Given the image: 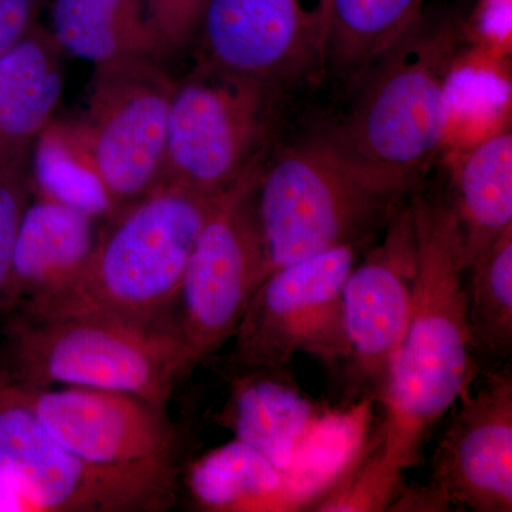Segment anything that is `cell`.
Returning a JSON list of instances; mask_svg holds the SVG:
<instances>
[{
  "mask_svg": "<svg viewBox=\"0 0 512 512\" xmlns=\"http://www.w3.org/2000/svg\"><path fill=\"white\" fill-rule=\"evenodd\" d=\"M446 495L433 483L427 485H404L397 491L396 497L390 504L389 511H451Z\"/></svg>",
  "mask_w": 512,
  "mask_h": 512,
  "instance_id": "83f0119b",
  "label": "cell"
},
{
  "mask_svg": "<svg viewBox=\"0 0 512 512\" xmlns=\"http://www.w3.org/2000/svg\"><path fill=\"white\" fill-rule=\"evenodd\" d=\"M456 215L464 271L512 228V134L485 138L461 158L447 192Z\"/></svg>",
  "mask_w": 512,
  "mask_h": 512,
  "instance_id": "ac0fdd59",
  "label": "cell"
},
{
  "mask_svg": "<svg viewBox=\"0 0 512 512\" xmlns=\"http://www.w3.org/2000/svg\"><path fill=\"white\" fill-rule=\"evenodd\" d=\"M356 258L357 249L345 245L269 272L239 322L229 366L278 369L305 353L343 369L349 345L342 293Z\"/></svg>",
  "mask_w": 512,
  "mask_h": 512,
  "instance_id": "30bf717a",
  "label": "cell"
},
{
  "mask_svg": "<svg viewBox=\"0 0 512 512\" xmlns=\"http://www.w3.org/2000/svg\"><path fill=\"white\" fill-rule=\"evenodd\" d=\"M5 319L0 366L23 387H92L165 407L194 369L183 346L160 329L100 315Z\"/></svg>",
  "mask_w": 512,
  "mask_h": 512,
  "instance_id": "277c9868",
  "label": "cell"
},
{
  "mask_svg": "<svg viewBox=\"0 0 512 512\" xmlns=\"http://www.w3.org/2000/svg\"><path fill=\"white\" fill-rule=\"evenodd\" d=\"M431 458V483L451 507L512 511V373L510 367L471 386Z\"/></svg>",
  "mask_w": 512,
  "mask_h": 512,
  "instance_id": "5bb4252c",
  "label": "cell"
},
{
  "mask_svg": "<svg viewBox=\"0 0 512 512\" xmlns=\"http://www.w3.org/2000/svg\"><path fill=\"white\" fill-rule=\"evenodd\" d=\"M329 0H208L198 62L281 92L322 76Z\"/></svg>",
  "mask_w": 512,
  "mask_h": 512,
  "instance_id": "7c38bea8",
  "label": "cell"
},
{
  "mask_svg": "<svg viewBox=\"0 0 512 512\" xmlns=\"http://www.w3.org/2000/svg\"><path fill=\"white\" fill-rule=\"evenodd\" d=\"M0 511L2 512H36L33 505L5 480L0 478Z\"/></svg>",
  "mask_w": 512,
  "mask_h": 512,
  "instance_id": "f1b7e54d",
  "label": "cell"
},
{
  "mask_svg": "<svg viewBox=\"0 0 512 512\" xmlns=\"http://www.w3.org/2000/svg\"><path fill=\"white\" fill-rule=\"evenodd\" d=\"M464 274L468 335L474 355L505 359L512 352V228Z\"/></svg>",
  "mask_w": 512,
  "mask_h": 512,
  "instance_id": "603a6c76",
  "label": "cell"
},
{
  "mask_svg": "<svg viewBox=\"0 0 512 512\" xmlns=\"http://www.w3.org/2000/svg\"><path fill=\"white\" fill-rule=\"evenodd\" d=\"M20 389L46 430L84 460L104 466L174 464L177 433L165 407L92 387Z\"/></svg>",
  "mask_w": 512,
  "mask_h": 512,
  "instance_id": "4fadbf2b",
  "label": "cell"
},
{
  "mask_svg": "<svg viewBox=\"0 0 512 512\" xmlns=\"http://www.w3.org/2000/svg\"><path fill=\"white\" fill-rule=\"evenodd\" d=\"M416 271V229L409 198L343 285L349 345L343 366L345 404L379 399L409 320Z\"/></svg>",
  "mask_w": 512,
  "mask_h": 512,
  "instance_id": "8fae6325",
  "label": "cell"
},
{
  "mask_svg": "<svg viewBox=\"0 0 512 512\" xmlns=\"http://www.w3.org/2000/svg\"><path fill=\"white\" fill-rule=\"evenodd\" d=\"M228 397L215 421L234 439L286 468L332 407L303 392L288 367L229 366Z\"/></svg>",
  "mask_w": 512,
  "mask_h": 512,
  "instance_id": "2e32d148",
  "label": "cell"
},
{
  "mask_svg": "<svg viewBox=\"0 0 512 512\" xmlns=\"http://www.w3.org/2000/svg\"><path fill=\"white\" fill-rule=\"evenodd\" d=\"M40 0H0V59L37 23Z\"/></svg>",
  "mask_w": 512,
  "mask_h": 512,
  "instance_id": "4316f807",
  "label": "cell"
},
{
  "mask_svg": "<svg viewBox=\"0 0 512 512\" xmlns=\"http://www.w3.org/2000/svg\"><path fill=\"white\" fill-rule=\"evenodd\" d=\"M464 42L460 19L424 10L356 87L345 116L316 137L377 190L412 197L446 138L450 79Z\"/></svg>",
  "mask_w": 512,
  "mask_h": 512,
  "instance_id": "7a4b0ae2",
  "label": "cell"
},
{
  "mask_svg": "<svg viewBox=\"0 0 512 512\" xmlns=\"http://www.w3.org/2000/svg\"><path fill=\"white\" fill-rule=\"evenodd\" d=\"M214 198L160 185L104 222L89 264L69 288L12 316L100 315L161 330Z\"/></svg>",
  "mask_w": 512,
  "mask_h": 512,
  "instance_id": "3957f363",
  "label": "cell"
},
{
  "mask_svg": "<svg viewBox=\"0 0 512 512\" xmlns=\"http://www.w3.org/2000/svg\"><path fill=\"white\" fill-rule=\"evenodd\" d=\"M64 55L52 32L36 23L0 59V171L30 168L62 97Z\"/></svg>",
  "mask_w": 512,
  "mask_h": 512,
  "instance_id": "e0dca14e",
  "label": "cell"
},
{
  "mask_svg": "<svg viewBox=\"0 0 512 512\" xmlns=\"http://www.w3.org/2000/svg\"><path fill=\"white\" fill-rule=\"evenodd\" d=\"M372 397L332 407L298 448L288 467L291 511H312L365 450L373 429Z\"/></svg>",
  "mask_w": 512,
  "mask_h": 512,
  "instance_id": "7402d4cb",
  "label": "cell"
},
{
  "mask_svg": "<svg viewBox=\"0 0 512 512\" xmlns=\"http://www.w3.org/2000/svg\"><path fill=\"white\" fill-rule=\"evenodd\" d=\"M184 484L197 511H291L284 468L237 439L191 461Z\"/></svg>",
  "mask_w": 512,
  "mask_h": 512,
  "instance_id": "ffe728a7",
  "label": "cell"
},
{
  "mask_svg": "<svg viewBox=\"0 0 512 512\" xmlns=\"http://www.w3.org/2000/svg\"><path fill=\"white\" fill-rule=\"evenodd\" d=\"M278 93L198 62L175 80L160 185L217 197L264 163Z\"/></svg>",
  "mask_w": 512,
  "mask_h": 512,
  "instance_id": "ba28073f",
  "label": "cell"
},
{
  "mask_svg": "<svg viewBox=\"0 0 512 512\" xmlns=\"http://www.w3.org/2000/svg\"><path fill=\"white\" fill-rule=\"evenodd\" d=\"M424 10L426 0H329L322 76L355 90Z\"/></svg>",
  "mask_w": 512,
  "mask_h": 512,
  "instance_id": "d6986e66",
  "label": "cell"
},
{
  "mask_svg": "<svg viewBox=\"0 0 512 512\" xmlns=\"http://www.w3.org/2000/svg\"><path fill=\"white\" fill-rule=\"evenodd\" d=\"M404 470L394 466L386 454L379 427L355 463L336 484L313 505L322 512H383L403 484Z\"/></svg>",
  "mask_w": 512,
  "mask_h": 512,
  "instance_id": "cb8c5ba5",
  "label": "cell"
},
{
  "mask_svg": "<svg viewBox=\"0 0 512 512\" xmlns=\"http://www.w3.org/2000/svg\"><path fill=\"white\" fill-rule=\"evenodd\" d=\"M52 20L50 32L63 52L94 66L134 57H163L137 0H55Z\"/></svg>",
  "mask_w": 512,
  "mask_h": 512,
  "instance_id": "44dd1931",
  "label": "cell"
},
{
  "mask_svg": "<svg viewBox=\"0 0 512 512\" xmlns=\"http://www.w3.org/2000/svg\"><path fill=\"white\" fill-rule=\"evenodd\" d=\"M208 0H148L147 19L163 55L183 49L195 39Z\"/></svg>",
  "mask_w": 512,
  "mask_h": 512,
  "instance_id": "484cf974",
  "label": "cell"
},
{
  "mask_svg": "<svg viewBox=\"0 0 512 512\" xmlns=\"http://www.w3.org/2000/svg\"><path fill=\"white\" fill-rule=\"evenodd\" d=\"M32 200L30 168L0 171V309L23 214Z\"/></svg>",
  "mask_w": 512,
  "mask_h": 512,
  "instance_id": "d4e9b609",
  "label": "cell"
},
{
  "mask_svg": "<svg viewBox=\"0 0 512 512\" xmlns=\"http://www.w3.org/2000/svg\"><path fill=\"white\" fill-rule=\"evenodd\" d=\"M417 271L412 309L377 403L387 457L406 470L424 441L476 377L468 335L464 264L456 215L446 191L420 188L410 197Z\"/></svg>",
  "mask_w": 512,
  "mask_h": 512,
  "instance_id": "6da1fadb",
  "label": "cell"
},
{
  "mask_svg": "<svg viewBox=\"0 0 512 512\" xmlns=\"http://www.w3.org/2000/svg\"><path fill=\"white\" fill-rule=\"evenodd\" d=\"M174 84L154 57L101 64L86 119L40 136L96 181L111 220L160 187Z\"/></svg>",
  "mask_w": 512,
  "mask_h": 512,
  "instance_id": "5b68a950",
  "label": "cell"
},
{
  "mask_svg": "<svg viewBox=\"0 0 512 512\" xmlns=\"http://www.w3.org/2000/svg\"><path fill=\"white\" fill-rule=\"evenodd\" d=\"M261 165L212 201L161 323V330L183 346L192 367L234 338L248 303L268 275L256 214Z\"/></svg>",
  "mask_w": 512,
  "mask_h": 512,
  "instance_id": "9c48e42d",
  "label": "cell"
},
{
  "mask_svg": "<svg viewBox=\"0 0 512 512\" xmlns=\"http://www.w3.org/2000/svg\"><path fill=\"white\" fill-rule=\"evenodd\" d=\"M174 464L104 466L77 456L37 419L0 366V478L36 512H163L178 500Z\"/></svg>",
  "mask_w": 512,
  "mask_h": 512,
  "instance_id": "52a82bcc",
  "label": "cell"
},
{
  "mask_svg": "<svg viewBox=\"0 0 512 512\" xmlns=\"http://www.w3.org/2000/svg\"><path fill=\"white\" fill-rule=\"evenodd\" d=\"M407 200L367 183L318 137L266 157L256 181V214L268 274L329 249L359 248L383 232Z\"/></svg>",
  "mask_w": 512,
  "mask_h": 512,
  "instance_id": "8992f818",
  "label": "cell"
},
{
  "mask_svg": "<svg viewBox=\"0 0 512 512\" xmlns=\"http://www.w3.org/2000/svg\"><path fill=\"white\" fill-rule=\"evenodd\" d=\"M100 222L49 195L32 194L20 222L0 315H22L69 288L92 258Z\"/></svg>",
  "mask_w": 512,
  "mask_h": 512,
  "instance_id": "9a60e30c",
  "label": "cell"
}]
</instances>
